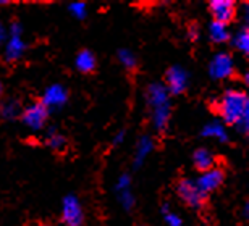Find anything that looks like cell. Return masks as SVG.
Wrapping results in <instances>:
<instances>
[{"label": "cell", "mask_w": 249, "mask_h": 226, "mask_svg": "<svg viewBox=\"0 0 249 226\" xmlns=\"http://www.w3.org/2000/svg\"><path fill=\"white\" fill-rule=\"evenodd\" d=\"M217 112L228 124H238L243 118L249 117V100L245 92L230 89L222 95L217 104Z\"/></svg>", "instance_id": "obj_1"}, {"label": "cell", "mask_w": 249, "mask_h": 226, "mask_svg": "<svg viewBox=\"0 0 249 226\" xmlns=\"http://www.w3.org/2000/svg\"><path fill=\"white\" fill-rule=\"evenodd\" d=\"M177 192L181 197V200L191 209H202L207 202V195L197 188V184L193 179L183 178L178 181Z\"/></svg>", "instance_id": "obj_2"}, {"label": "cell", "mask_w": 249, "mask_h": 226, "mask_svg": "<svg viewBox=\"0 0 249 226\" xmlns=\"http://www.w3.org/2000/svg\"><path fill=\"white\" fill-rule=\"evenodd\" d=\"M209 10H211L212 17H213V21L217 23H222V24H227L233 21L236 15V8H235V3L231 0H212L209 3Z\"/></svg>", "instance_id": "obj_3"}, {"label": "cell", "mask_w": 249, "mask_h": 226, "mask_svg": "<svg viewBox=\"0 0 249 226\" xmlns=\"http://www.w3.org/2000/svg\"><path fill=\"white\" fill-rule=\"evenodd\" d=\"M62 220L67 226H81L83 225V220H84L83 209L74 195H70V197L65 199L63 209H62Z\"/></svg>", "instance_id": "obj_4"}, {"label": "cell", "mask_w": 249, "mask_h": 226, "mask_svg": "<svg viewBox=\"0 0 249 226\" xmlns=\"http://www.w3.org/2000/svg\"><path fill=\"white\" fill-rule=\"evenodd\" d=\"M225 179V173H223L222 168H212L209 172H204L201 176H199L194 183L197 184V188L202 191L204 194L213 192L215 189H218Z\"/></svg>", "instance_id": "obj_5"}, {"label": "cell", "mask_w": 249, "mask_h": 226, "mask_svg": "<svg viewBox=\"0 0 249 226\" xmlns=\"http://www.w3.org/2000/svg\"><path fill=\"white\" fill-rule=\"evenodd\" d=\"M47 117H49V108L41 102H37L24 110L23 122L31 129H41L44 126V123H46Z\"/></svg>", "instance_id": "obj_6"}, {"label": "cell", "mask_w": 249, "mask_h": 226, "mask_svg": "<svg viewBox=\"0 0 249 226\" xmlns=\"http://www.w3.org/2000/svg\"><path fill=\"white\" fill-rule=\"evenodd\" d=\"M233 71H235V67H233V60L228 53H217L211 62L212 78H217V79L230 78Z\"/></svg>", "instance_id": "obj_7"}, {"label": "cell", "mask_w": 249, "mask_h": 226, "mask_svg": "<svg viewBox=\"0 0 249 226\" xmlns=\"http://www.w3.org/2000/svg\"><path fill=\"white\" fill-rule=\"evenodd\" d=\"M165 89L170 94H181L188 86V74L183 68L173 67L167 71L165 74Z\"/></svg>", "instance_id": "obj_8"}, {"label": "cell", "mask_w": 249, "mask_h": 226, "mask_svg": "<svg viewBox=\"0 0 249 226\" xmlns=\"http://www.w3.org/2000/svg\"><path fill=\"white\" fill-rule=\"evenodd\" d=\"M67 90H65L63 86H60V84H55V86H51L46 94H44V99H42V105H46L47 108L51 107H58V105H63L65 102H67Z\"/></svg>", "instance_id": "obj_9"}, {"label": "cell", "mask_w": 249, "mask_h": 226, "mask_svg": "<svg viewBox=\"0 0 249 226\" xmlns=\"http://www.w3.org/2000/svg\"><path fill=\"white\" fill-rule=\"evenodd\" d=\"M193 162L194 167H196L199 172H209V170L215 168V155H213L211 150L207 149H197L193 155Z\"/></svg>", "instance_id": "obj_10"}, {"label": "cell", "mask_w": 249, "mask_h": 226, "mask_svg": "<svg viewBox=\"0 0 249 226\" xmlns=\"http://www.w3.org/2000/svg\"><path fill=\"white\" fill-rule=\"evenodd\" d=\"M23 42L21 37H19L18 33V24H13L12 26V37H10V42L7 45V57L8 60H17L23 52Z\"/></svg>", "instance_id": "obj_11"}, {"label": "cell", "mask_w": 249, "mask_h": 226, "mask_svg": "<svg viewBox=\"0 0 249 226\" xmlns=\"http://www.w3.org/2000/svg\"><path fill=\"white\" fill-rule=\"evenodd\" d=\"M74 65L81 73H92L96 70V57H94L92 52L89 50H81L76 55V60H74Z\"/></svg>", "instance_id": "obj_12"}, {"label": "cell", "mask_w": 249, "mask_h": 226, "mask_svg": "<svg viewBox=\"0 0 249 226\" xmlns=\"http://www.w3.org/2000/svg\"><path fill=\"white\" fill-rule=\"evenodd\" d=\"M209 36H211V39L213 42L222 44V42H227L228 39H230V33H228L225 24L213 21L211 26H209Z\"/></svg>", "instance_id": "obj_13"}, {"label": "cell", "mask_w": 249, "mask_h": 226, "mask_svg": "<svg viewBox=\"0 0 249 226\" xmlns=\"http://www.w3.org/2000/svg\"><path fill=\"white\" fill-rule=\"evenodd\" d=\"M202 134L207 136V138H217V139L223 140V142H225V140H228V136L225 133V129H223L222 124H218V123L207 124V126L202 129Z\"/></svg>", "instance_id": "obj_14"}, {"label": "cell", "mask_w": 249, "mask_h": 226, "mask_svg": "<svg viewBox=\"0 0 249 226\" xmlns=\"http://www.w3.org/2000/svg\"><path fill=\"white\" fill-rule=\"evenodd\" d=\"M235 45L241 50L243 53H248L249 50V34H248V26H243V29L236 34L235 37Z\"/></svg>", "instance_id": "obj_15"}, {"label": "cell", "mask_w": 249, "mask_h": 226, "mask_svg": "<svg viewBox=\"0 0 249 226\" xmlns=\"http://www.w3.org/2000/svg\"><path fill=\"white\" fill-rule=\"evenodd\" d=\"M118 57H120V62L123 63V67L126 70H134L138 67V60L129 50H120V52H118Z\"/></svg>", "instance_id": "obj_16"}, {"label": "cell", "mask_w": 249, "mask_h": 226, "mask_svg": "<svg viewBox=\"0 0 249 226\" xmlns=\"http://www.w3.org/2000/svg\"><path fill=\"white\" fill-rule=\"evenodd\" d=\"M18 110H19V105L18 102H7L5 105H2V108H0V113H2V117L5 118H15L18 115Z\"/></svg>", "instance_id": "obj_17"}, {"label": "cell", "mask_w": 249, "mask_h": 226, "mask_svg": "<svg viewBox=\"0 0 249 226\" xmlns=\"http://www.w3.org/2000/svg\"><path fill=\"white\" fill-rule=\"evenodd\" d=\"M47 144H49V147H52L55 150H62L65 147V144H67V139L60 134H51L47 139Z\"/></svg>", "instance_id": "obj_18"}, {"label": "cell", "mask_w": 249, "mask_h": 226, "mask_svg": "<svg viewBox=\"0 0 249 226\" xmlns=\"http://www.w3.org/2000/svg\"><path fill=\"white\" fill-rule=\"evenodd\" d=\"M163 213H165V222L168 226H183V220L178 215L168 212V205H163Z\"/></svg>", "instance_id": "obj_19"}, {"label": "cell", "mask_w": 249, "mask_h": 226, "mask_svg": "<svg viewBox=\"0 0 249 226\" xmlns=\"http://www.w3.org/2000/svg\"><path fill=\"white\" fill-rule=\"evenodd\" d=\"M70 12H71L78 19H83L84 17H86V3H81V2L71 3L70 5Z\"/></svg>", "instance_id": "obj_20"}, {"label": "cell", "mask_w": 249, "mask_h": 226, "mask_svg": "<svg viewBox=\"0 0 249 226\" xmlns=\"http://www.w3.org/2000/svg\"><path fill=\"white\" fill-rule=\"evenodd\" d=\"M189 37H191L193 41H194V39L197 37V28H196V24H193V26H191V29H189Z\"/></svg>", "instance_id": "obj_21"}, {"label": "cell", "mask_w": 249, "mask_h": 226, "mask_svg": "<svg viewBox=\"0 0 249 226\" xmlns=\"http://www.w3.org/2000/svg\"><path fill=\"white\" fill-rule=\"evenodd\" d=\"M5 39V29L2 28V24H0V42H2Z\"/></svg>", "instance_id": "obj_22"}, {"label": "cell", "mask_w": 249, "mask_h": 226, "mask_svg": "<svg viewBox=\"0 0 249 226\" xmlns=\"http://www.w3.org/2000/svg\"><path fill=\"white\" fill-rule=\"evenodd\" d=\"M0 95H2V83H0Z\"/></svg>", "instance_id": "obj_23"}, {"label": "cell", "mask_w": 249, "mask_h": 226, "mask_svg": "<svg viewBox=\"0 0 249 226\" xmlns=\"http://www.w3.org/2000/svg\"><path fill=\"white\" fill-rule=\"evenodd\" d=\"M42 226H51V225H42Z\"/></svg>", "instance_id": "obj_24"}]
</instances>
